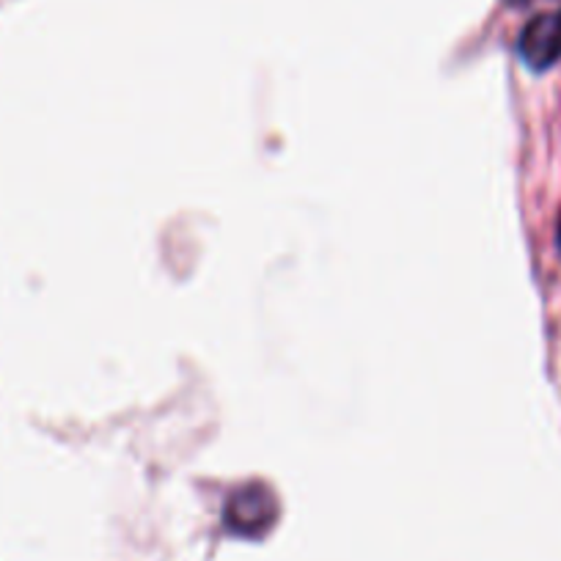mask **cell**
<instances>
[{
  "label": "cell",
  "instance_id": "obj_4",
  "mask_svg": "<svg viewBox=\"0 0 561 561\" xmlns=\"http://www.w3.org/2000/svg\"><path fill=\"white\" fill-rule=\"evenodd\" d=\"M559 14H561V12H559Z\"/></svg>",
  "mask_w": 561,
  "mask_h": 561
},
{
  "label": "cell",
  "instance_id": "obj_2",
  "mask_svg": "<svg viewBox=\"0 0 561 561\" xmlns=\"http://www.w3.org/2000/svg\"><path fill=\"white\" fill-rule=\"evenodd\" d=\"M273 504V495L262 488H248L231 499L229 510H226V520L237 531H259V526H267L273 515H262V506Z\"/></svg>",
  "mask_w": 561,
  "mask_h": 561
},
{
  "label": "cell",
  "instance_id": "obj_3",
  "mask_svg": "<svg viewBox=\"0 0 561 561\" xmlns=\"http://www.w3.org/2000/svg\"><path fill=\"white\" fill-rule=\"evenodd\" d=\"M556 248H559L561 253V218H559V226H556Z\"/></svg>",
  "mask_w": 561,
  "mask_h": 561
},
{
  "label": "cell",
  "instance_id": "obj_1",
  "mask_svg": "<svg viewBox=\"0 0 561 561\" xmlns=\"http://www.w3.org/2000/svg\"><path fill=\"white\" fill-rule=\"evenodd\" d=\"M520 58L531 69L542 72L561 61V14H539L523 28L517 42Z\"/></svg>",
  "mask_w": 561,
  "mask_h": 561
}]
</instances>
